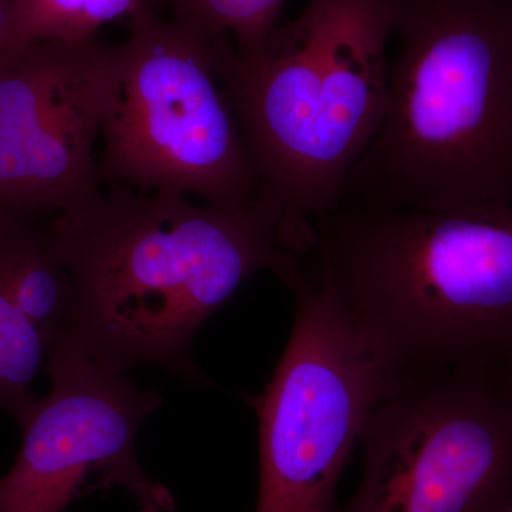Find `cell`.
<instances>
[{
    "mask_svg": "<svg viewBox=\"0 0 512 512\" xmlns=\"http://www.w3.org/2000/svg\"><path fill=\"white\" fill-rule=\"evenodd\" d=\"M50 392L22 430L0 477V512H64L94 491L120 488L137 512H173V493L137 456L138 431L163 394L113 375L69 343L47 352Z\"/></svg>",
    "mask_w": 512,
    "mask_h": 512,
    "instance_id": "8",
    "label": "cell"
},
{
    "mask_svg": "<svg viewBox=\"0 0 512 512\" xmlns=\"http://www.w3.org/2000/svg\"><path fill=\"white\" fill-rule=\"evenodd\" d=\"M15 3L16 0H0V39H2L3 32L8 26L10 13H12Z\"/></svg>",
    "mask_w": 512,
    "mask_h": 512,
    "instance_id": "15",
    "label": "cell"
},
{
    "mask_svg": "<svg viewBox=\"0 0 512 512\" xmlns=\"http://www.w3.org/2000/svg\"><path fill=\"white\" fill-rule=\"evenodd\" d=\"M313 228L309 278L400 376L491 370L512 356V204L338 202Z\"/></svg>",
    "mask_w": 512,
    "mask_h": 512,
    "instance_id": "2",
    "label": "cell"
},
{
    "mask_svg": "<svg viewBox=\"0 0 512 512\" xmlns=\"http://www.w3.org/2000/svg\"><path fill=\"white\" fill-rule=\"evenodd\" d=\"M340 512L512 511V406L488 369L402 376L360 436Z\"/></svg>",
    "mask_w": 512,
    "mask_h": 512,
    "instance_id": "7",
    "label": "cell"
},
{
    "mask_svg": "<svg viewBox=\"0 0 512 512\" xmlns=\"http://www.w3.org/2000/svg\"><path fill=\"white\" fill-rule=\"evenodd\" d=\"M295 299L288 345L264 392L254 512H338L336 494L367 419L399 382L305 264L282 279Z\"/></svg>",
    "mask_w": 512,
    "mask_h": 512,
    "instance_id": "6",
    "label": "cell"
},
{
    "mask_svg": "<svg viewBox=\"0 0 512 512\" xmlns=\"http://www.w3.org/2000/svg\"><path fill=\"white\" fill-rule=\"evenodd\" d=\"M389 104L342 204H512V0H392Z\"/></svg>",
    "mask_w": 512,
    "mask_h": 512,
    "instance_id": "3",
    "label": "cell"
},
{
    "mask_svg": "<svg viewBox=\"0 0 512 512\" xmlns=\"http://www.w3.org/2000/svg\"><path fill=\"white\" fill-rule=\"evenodd\" d=\"M0 278L47 352L66 339L74 309L72 276L53 248L46 225L0 202Z\"/></svg>",
    "mask_w": 512,
    "mask_h": 512,
    "instance_id": "10",
    "label": "cell"
},
{
    "mask_svg": "<svg viewBox=\"0 0 512 512\" xmlns=\"http://www.w3.org/2000/svg\"><path fill=\"white\" fill-rule=\"evenodd\" d=\"M46 362L45 340L0 278V412L9 414L20 429L39 403L33 382Z\"/></svg>",
    "mask_w": 512,
    "mask_h": 512,
    "instance_id": "12",
    "label": "cell"
},
{
    "mask_svg": "<svg viewBox=\"0 0 512 512\" xmlns=\"http://www.w3.org/2000/svg\"><path fill=\"white\" fill-rule=\"evenodd\" d=\"M491 373H493L495 382L503 392L505 399L512 406V356L500 365L493 367Z\"/></svg>",
    "mask_w": 512,
    "mask_h": 512,
    "instance_id": "14",
    "label": "cell"
},
{
    "mask_svg": "<svg viewBox=\"0 0 512 512\" xmlns=\"http://www.w3.org/2000/svg\"><path fill=\"white\" fill-rule=\"evenodd\" d=\"M156 10L153 0H16L0 39V55L33 43L84 42L109 23Z\"/></svg>",
    "mask_w": 512,
    "mask_h": 512,
    "instance_id": "11",
    "label": "cell"
},
{
    "mask_svg": "<svg viewBox=\"0 0 512 512\" xmlns=\"http://www.w3.org/2000/svg\"><path fill=\"white\" fill-rule=\"evenodd\" d=\"M74 285L69 343L113 375L154 366L210 384L192 345L251 276H282L303 256L282 241L265 188L235 205L100 184L46 224Z\"/></svg>",
    "mask_w": 512,
    "mask_h": 512,
    "instance_id": "1",
    "label": "cell"
},
{
    "mask_svg": "<svg viewBox=\"0 0 512 512\" xmlns=\"http://www.w3.org/2000/svg\"><path fill=\"white\" fill-rule=\"evenodd\" d=\"M224 42L156 10L131 20L114 45L101 184L211 205L254 197L261 184L221 77Z\"/></svg>",
    "mask_w": 512,
    "mask_h": 512,
    "instance_id": "5",
    "label": "cell"
},
{
    "mask_svg": "<svg viewBox=\"0 0 512 512\" xmlns=\"http://www.w3.org/2000/svg\"><path fill=\"white\" fill-rule=\"evenodd\" d=\"M165 6L175 20L212 39H225L239 53L264 45L278 28L285 0H153Z\"/></svg>",
    "mask_w": 512,
    "mask_h": 512,
    "instance_id": "13",
    "label": "cell"
},
{
    "mask_svg": "<svg viewBox=\"0 0 512 512\" xmlns=\"http://www.w3.org/2000/svg\"><path fill=\"white\" fill-rule=\"evenodd\" d=\"M114 45L33 43L0 55V202L39 218L101 184L97 143Z\"/></svg>",
    "mask_w": 512,
    "mask_h": 512,
    "instance_id": "9",
    "label": "cell"
},
{
    "mask_svg": "<svg viewBox=\"0 0 512 512\" xmlns=\"http://www.w3.org/2000/svg\"><path fill=\"white\" fill-rule=\"evenodd\" d=\"M392 0H308L264 45L221 47L220 69L282 241L306 256L389 104Z\"/></svg>",
    "mask_w": 512,
    "mask_h": 512,
    "instance_id": "4",
    "label": "cell"
}]
</instances>
